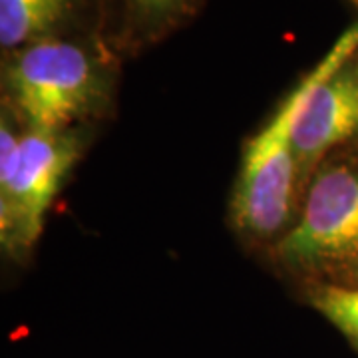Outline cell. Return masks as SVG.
<instances>
[{
	"label": "cell",
	"instance_id": "obj_1",
	"mask_svg": "<svg viewBox=\"0 0 358 358\" xmlns=\"http://www.w3.org/2000/svg\"><path fill=\"white\" fill-rule=\"evenodd\" d=\"M277 259L322 282L358 287V154L324 159L303 211L277 245Z\"/></svg>",
	"mask_w": 358,
	"mask_h": 358
},
{
	"label": "cell",
	"instance_id": "obj_2",
	"mask_svg": "<svg viewBox=\"0 0 358 358\" xmlns=\"http://www.w3.org/2000/svg\"><path fill=\"white\" fill-rule=\"evenodd\" d=\"M103 86L92 54L54 36L14 50L4 66L10 110L28 129H70L100 106Z\"/></svg>",
	"mask_w": 358,
	"mask_h": 358
},
{
	"label": "cell",
	"instance_id": "obj_3",
	"mask_svg": "<svg viewBox=\"0 0 358 358\" xmlns=\"http://www.w3.org/2000/svg\"><path fill=\"white\" fill-rule=\"evenodd\" d=\"M308 84L307 76L245 148L231 213L235 225L249 235L271 237L291 219L296 192L293 134Z\"/></svg>",
	"mask_w": 358,
	"mask_h": 358
},
{
	"label": "cell",
	"instance_id": "obj_4",
	"mask_svg": "<svg viewBox=\"0 0 358 358\" xmlns=\"http://www.w3.org/2000/svg\"><path fill=\"white\" fill-rule=\"evenodd\" d=\"M80 148L70 129L22 131L16 164L0 178V235L6 249H28L36 243Z\"/></svg>",
	"mask_w": 358,
	"mask_h": 358
},
{
	"label": "cell",
	"instance_id": "obj_5",
	"mask_svg": "<svg viewBox=\"0 0 358 358\" xmlns=\"http://www.w3.org/2000/svg\"><path fill=\"white\" fill-rule=\"evenodd\" d=\"M72 0H0V44L4 50H18L52 32L70 13Z\"/></svg>",
	"mask_w": 358,
	"mask_h": 358
},
{
	"label": "cell",
	"instance_id": "obj_6",
	"mask_svg": "<svg viewBox=\"0 0 358 358\" xmlns=\"http://www.w3.org/2000/svg\"><path fill=\"white\" fill-rule=\"evenodd\" d=\"M308 301L358 350V287L320 282Z\"/></svg>",
	"mask_w": 358,
	"mask_h": 358
},
{
	"label": "cell",
	"instance_id": "obj_7",
	"mask_svg": "<svg viewBox=\"0 0 358 358\" xmlns=\"http://www.w3.org/2000/svg\"><path fill=\"white\" fill-rule=\"evenodd\" d=\"M128 2L145 22H166L181 13L189 0H128Z\"/></svg>",
	"mask_w": 358,
	"mask_h": 358
},
{
	"label": "cell",
	"instance_id": "obj_8",
	"mask_svg": "<svg viewBox=\"0 0 358 358\" xmlns=\"http://www.w3.org/2000/svg\"><path fill=\"white\" fill-rule=\"evenodd\" d=\"M357 60H358V54H357Z\"/></svg>",
	"mask_w": 358,
	"mask_h": 358
}]
</instances>
